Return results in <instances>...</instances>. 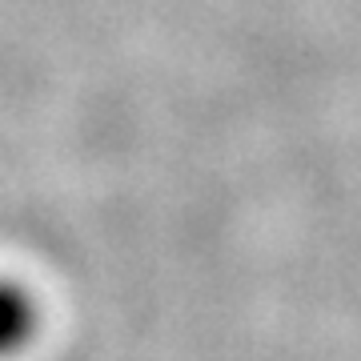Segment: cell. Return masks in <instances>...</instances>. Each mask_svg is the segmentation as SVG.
<instances>
[{
	"mask_svg": "<svg viewBox=\"0 0 361 361\" xmlns=\"http://www.w3.org/2000/svg\"><path fill=\"white\" fill-rule=\"evenodd\" d=\"M37 322H40L37 297L20 281L0 277V361L20 353L37 337Z\"/></svg>",
	"mask_w": 361,
	"mask_h": 361,
	"instance_id": "obj_1",
	"label": "cell"
}]
</instances>
